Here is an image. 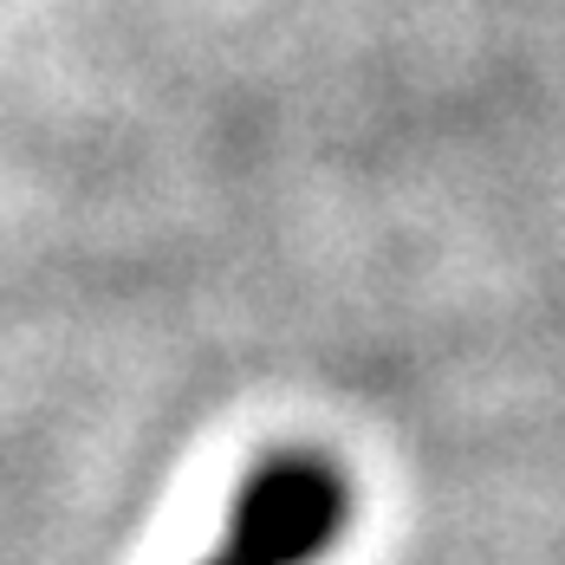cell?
Returning a JSON list of instances; mask_svg holds the SVG:
<instances>
[{
    "label": "cell",
    "mask_w": 565,
    "mask_h": 565,
    "mask_svg": "<svg viewBox=\"0 0 565 565\" xmlns=\"http://www.w3.org/2000/svg\"><path fill=\"white\" fill-rule=\"evenodd\" d=\"M344 475L319 455H274L254 468L227 540L202 565H312L344 526Z\"/></svg>",
    "instance_id": "1"
}]
</instances>
